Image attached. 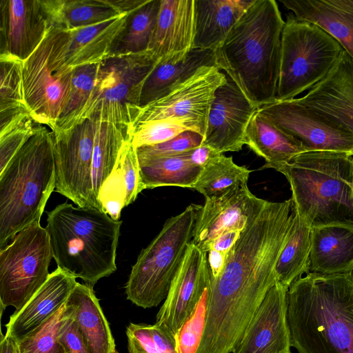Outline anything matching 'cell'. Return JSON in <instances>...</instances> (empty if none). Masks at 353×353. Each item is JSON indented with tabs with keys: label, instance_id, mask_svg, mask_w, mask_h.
Here are the masks:
<instances>
[{
	"label": "cell",
	"instance_id": "cell-1",
	"mask_svg": "<svg viewBox=\"0 0 353 353\" xmlns=\"http://www.w3.org/2000/svg\"><path fill=\"white\" fill-rule=\"evenodd\" d=\"M287 317L298 353H353V273L299 277L288 288Z\"/></svg>",
	"mask_w": 353,
	"mask_h": 353
},
{
	"label": "cell",
	"instance_id": "cell-2",
	"mask_svg": "<svg viewBox=\"0 0 353 353\" xmlns=\"http://www.w3.org/2000/svg\"><path fill=\"white\" fill-rule=\"evenodd\" d=\"M285 25L274 0H254L214 50L215 66L257 108L276 99Z\"/></svg>",
	"mask_w": 353,
	"mask_h": 353
},
{
	"label": "cell",
	"instance_id": "cell-3",
	"mask_svg": "<svg viewBox=\"0 0 353 353\" xmlns=\"http://www.w3.org/2000/svg\"><path fill=\"white\" fill-rule=\"evenodd\" d=\"M352 159L345 152L310 151L271 168L285 176L294 209L311 228L353 229Z\"/></svg>",
	"mask_w": 353,
	"mask_h": 353
},
{
	"label": "cell",
	"instance_id": "cell-4",
	"mask_svg": "<svg viewBox=\"0 0 353 353\" xmlns=\"http://www.w3.org/2000/svg\"><path fill=\"white\" fill-rule=\"evenodd\" d=\"M46 230L57 268L93 287L117 270L122 221L94 208L64 202L47 212Z\"/></svg>",
	"mask_w": 353,
	"mask_h": 353
},
{
	"label": "cell",
	"instance_id": "cell-5",
	"mask_svg": "<svg viewBox=\"0 0 353 353\" xmlns=\"http://www.w3.org/2000/svg\"><path fill=\"white\" fill-rule=\"evenodd\" d=\"M52 132L38 124L36 132L0 172V246L40 221L55 190Z\"/></svg>",
	"mask_w": 353,
	"mask_h": 353
},
{
	"label": "cell",
	"instance_id": "cell-6",
	"mask_svg": "<svg viewBox=\"0 0 353 353\" xmlns=\"http://www.w3.org/2000/svg\"><path fill=\"white\" fill-rule=\"evenodd\" d=\"M201 206L190 204L168 219L157 236L141 250L125 286L128 300L145 309L156 307L165 299L193 239Z\"/></svg>",
	"mask_w": 353,
	"mask_h": 353
},
{
	"label": "cell",
	"instance_id": "cell-7",
	"mask_svg": "<svg viewBox=\"0 0 353 353\" xmlns=\"http://www.w3.org/2000/svg\"><path fill=\"white\" fill-rule=\"evenodd\" d=\"M344 51L319 25L287 14L281 36L276 99L288 101L322 81Z\"/></svg>",
	"mask_w": 353,
	"mask_h": 353
},
{
	"label": "cell",
	"instance_id": "cell-8",
	"mask_svg": "<svg viewBox=\"0 0 353 353\" xmlns=\"http://www.w3.org/2000/svg\"><path fill=\"white\" fill-rule=\"evenodd\" d=\"M159 61L148 50L112 54L99 63L92 94L76 124L96 117L132 130L144 82Z\"/></svg>",
	"mask_w": 353,
	"mask_h": 353
},
{
	"label": "cell",
	"instance_id": "cell-9",
	"mask_svg": "<svg viewBox=\"0 0 353 353\" xmlns=\"http://www.w3.org/2000/svg\"><path fill=\"white\" fill-rule=\"evenodd\" d=\"M68 39V31L50 26L41 43L21 63L26 108L37 123L52 132L72 86L74 70L65 63Z\"/></svg>",
	"mask_w": 353,
	"mask_h": 353
},
{
	"label": "cell",
	"instance_id": "cell-10",
	"mask_svg": "<svg viewBox=\"0 0 353 353\" xmlns=\"http://www.w3.org/2000/svg\"><path fill=\"white\" fill-rule=\"evenodd\" d=\"M53 258L49 234L40 221L18 232L0 251V302L19 310L49 277Z\"/></svg>",
	"mask_w": 353,
	"mask_h": 353
},
{
	"label": "cell",
	"instance_id": "cell-11",
	"mask_svg": "<svg viewBox=\"0 0 353 353\" xmlns=\"http://www.w3.org/2000/svg\"><path fill=\"white\" fill-rule=\"evenodd\" d=\"M96 124L87 119L65 130L52 132L55 161L54 191L76 205L94 208L91 165Z\"/></svg>",
	"mask_w": 353,
	"mask_h": 353
},
{
	"label": "cell",
	"instance_id": "cell-12",
	"mask_svg": "<svg viewBox=\"0 0 353 353\" xmlns=\"http://www.w3.org/2000/svg\"><path fill=\"white\" fill-rule=\"evenodd\" d=\"M257 110L277 128L301 142L307 152L333 151L353 157V134L344 125L294 99H275Z\"/></svg>",
	"mask_w": 353,
	"mask_h": 353
},
{
	"label": "cell",
	"instance_id": "cell-13",
	"mask_svg": "<svg viewBox=\"0 0 353 353\" xmlns=\"http://www.w3.org/2000/svg\"><path fill=\"white\" fill-rule=\"evenodd\" d=\"M226 81V74L217 67L200 68L166 95L139 108L132 130L143 123L179 117L192 120L205 130L215 92Z\"/></svg>",
	"mask_w": 353,
	"mask_h": 353
},
{
	"label": "cell",
	"instance_id": "cell-14",
	"mask_svg": "<svg viewBox=\"0 0 353 353\" xmlns=\"http://www.w3.org/2000/svg\"><path fill=\"white\" fill-rule=\"evenodd\" d=\"M211 281L207 253L191 242L157 314L155 324L174 336Z\"/></svg>",
	"mask_w": 353,
	"mask_h": 353
},
{
	"label": "cell",
	"instance_id": "cell-15",
	"mask_svg": "<svg viewBox=\"0 0 353 353\" xmlns=\"http://www.w3.org/2000/svg\"><path fill=\"white\" fill-rule=\"evenodd\" d=\"M226 79L215 92L202 143L221 154L246 145L247 128L258 109L227 74Z\"/></svg>",
	"mask_w": 353,
	"mask_h": 353
},
{
	"label": "cell",
	"instance_id": "cell-16",
	"mask_svg": "<svg viewBox=\"0 0 353 353\" xmlns=\"http://www.w3.org/2000/svg\"><path fill=\"white\" fill-rule=\"evenodd\" d=\"M266 202L253 194L247 185L219 197L206 199L196 220L192 243L208 253L212 242L224 232L232 229L242 232Z\"/></svg>",
	"mask_w": 353,
	"mask_h": 353
},
{
	"label": "cell",
	"instance_id": "cell-17",
	"mask_svg": "<svg viewBox=\"0 0 353 353\" xmlns=\"http://www.w3.org/2000/svg\"><path fill=\"white\" fill-rule=\"evenodd\" d=\"M288 291V288L275 283L232 353H292Z\"/></svg>",
	"mask_w": 353,
	"mask_h": 353
},
{
	"label": "cell",
	"instance_id": "cell-18",
	"mask_svg": "<svg viewBox=\"0 0 353 353\" xmlns=\"http://www.w3.org/2000/svg\"><path fill=\"white\" fill-rule=\"evenodd\" d=\"M0 15V54L24 61L50 28L40 0H1Z\"/></svg>",
	"mask_w": 353,
	"mask_h": 353
},
{
	"label": "cell",
	"instance_id": "cell-19",
	"mask_svg": "<svg viewBox=\"0 0 353 353\" xmlns=\"http://www.w3.org/2000/svg\"><path fill=\"white\" fill-rule=\"evenodd\" d=\"M194 3V0H161L148 49L160 61H179L193 49Z\"/></svg>",
	"mask_w": 353,
	"mask_h": 353
},
{
	"label": "cell",
	"instance_id": "cell-20",
	"mask_svg": "<svg viewBox=\"0 0 353 353\" xmlns=\"http://www.w3.org/2000/svg\"><path fill=\"white\" fill-rule=\"evenodd\" d=\"M294 99L341 123L353 134V59L344 50L322 81Z\"/></svg>",
	"mask_w": 353,
	"mask_h": 353
},
{
	"label": "cell",
	"instance_id": "cell-21",
	"mask_svg": "<svg viewBox=\"0 0 353 353\" xmlns=\"http://www.w3.org/2000/svg\"><path fill=\"white\" fill-rule=\"evenodd\" d=\"M76 277L57 268L40 289L6 325V334L19 341L43 325L68 301L77 282Z\"/></svg>",
	"mask_w": 353,
	"mask_h": 353
},
{
	"label": "cell",
	"instance_id": "cell-22",
	"mask_svg": "<svg viewBox=\"0 0 353 353\" xmlns=\"http://www.w3.org/2000/svg\"><path fill=\"white\" fill-rule=\"evenodd\" d=\"M131 13L68 31L65 65L74 70L81 66L99 63L108 58L125 30Z\"/></svg>",
	"mask_w": 353,
	"mask_h": 353
},
{
	"label": "cell",
	"instance_id": "cell-23",
	"mask_svg": "<svg viewBox=\"0 0 353 353\" xmlns=\"http://www.w3.org/2000/svg\"><path fill=\"white\" fill-rule=\"evenodd\" d=\"M141 191L139 162L130 136L124 142L97 200L102 211L119 221L123 208L132 203Z\"/></svg>",
	"mask_w": 353,
	"mask_h": 353
},
{
	"label": "cell",
	"instance_id": "cell-24",
	"mask_svg": "<svg viewBox=\"0 0 353 353\" xmlns=\"http://www.w3.org/2000/svg\"><path fill=\"white\" fill-rule=\"evenodd\" d=\"M193 48L216 50L254 0H194Z\"/></svg>",
	"mask_w": 353,
	"mask_h": 353
},
{
	"label": "cell",
	"instance_id": "cell-25",
	"mask_svg": "<svg viewBox=\"0 0 353 353\" xmlns=\"http://www.w3.org/2000/svg\"><path fill=\"white\" fill-rule=\"evenodd\" d=\"M299 20L331 34L353 59V0H281Z\"/></svg>",
	"mask_w": 353,
	"mask_h": 353
},
{
	"label": "cell",
	"instance_id": "cell-26",
	"mask_svg": "<svg viewBox=\"0 0 353 353\" xmlns=\"http://www.w3.org/2000/svg\"><path fill=\"white\" fill-rule=\"evenodd\" d=\"M310 272L353 273V229L341 225L312 228Z\"/></svg>",
	"mask_w": 353,
	"mask_h": 353
},
{
	"label": "cell",
	"instance_id": "cell-27",
	"mask_svg": "<svg viewBox=\"0 0 353 353\" xmlns=\"http://www.w3.org/2000/svg\"><path fill=\"white\" fill-rule=\"evenodd\" d=\"M67 303L89 353H119L93 287L77 282Z\"/></svg>",
	"mask_w": 353,
	"mask_h": 353
},
{
	"label": "cell",
	"instance_id": "cell-28",
	"mask_svg": "<svg viewBox=\"0 0 353 353\" xmlns=\"http://www.w3.org/2000/svg\"><path fill=\"white\" fill-rule=\"evenodd\" d=\"M203 66H215L214 50L193 48L179 61L159 60L144 82L139 108L166 95Z\"/></svg>",
	"mask_w": 353,
	"mask_h": 353
},
{
	"label": "cell",
	"instance_id": "cell-29",
	"mask_svg": "<svg viewBox=\"0 0 353 353\" xmlns=\"http://www.w3.org/2000/svg\"><path fill=\"white\" fill-rule=\"evenodd\" d=\"M246 145L263 158V168L290 162L296 155L307 152L301 142L288 134L256 110L246 130Z\"/></svg>",
	"mask_w": 353,
	"mask_h": 353
},
{
	"label": "cell",
	"instance_id": "cell-30",
	"mask_svg": "<svg viewBox=\"0 0 353 353\" xmlns=\"http://www.w3.org/2000/svg\"><path fill=\"white\" fill-rule=\"evenodd\" d=\"M50 26L65 31L121 15L108 0H40Z\"/></svg>",
	"mask_w": 353,
	"mask_h": 353
},
{
	"label": "cell",
	"instance_id": "cell-31",
	"mask_svg": "<svg viewBox=\"0 0 353 353\" xmlns=\"http://www.w3.org/2000/svg\"><path fill=\"white\" fill-rule=\"evenodd\" d=\"M92 118L96 124L91 165L92 197L94 207L102 210L97 200L100 189L114 169L120 150L132 132L130 128L103 122L96 117Z\"/></svg>",
	"mask_w": 353,
	"mask_h": 353
},
{
	"label": "cell",
	"instance_id": "cell-32",
	"mask_svg": "<svg viewBox=\"0 0 353 353\" xmlns=\"http://www.w3.org/2000/svg\"><path fill=\"white\" fill-rule=\"evenodd\" d=\"M138 159L141 190L161 186L194 188L203 169L193 165L184 152L170 157Z\"/></svg>",
	"mask_w": 353,
	"mask_h": 353
},
{
	"label": "cell",
	"instance_id": "cell-33",
	"mask_svg": "<svg viewBox=\"0 0 353 353\" xmlns=\"http://www.w3.org/2000/svg\"><path fill=\"white\" fill-rule=\"evenodd\" d=\"M311 230L295 212L291 235L275 268L276 281L288 288L297 279L310 272Z\"/></svg>",
	"mask_w": 353,
	"mask_h": 353
},
{
	"label": "cell",
	"instance_id": "cell-34",
	"mask_svg": "<svg viewBox=\"0 0 353 353\" xmlns=\"http://www.w3.org/2000/svg\"><path fill=\"white\" fill-rule=\"evenodd\" d=\"M251 170L236 165L232 157L221 154L203 168L194 189L206 199L219 197L247 185Z\"/></svg>",
	"mask_w": 353,
	"mask_h": 353
},
{
	"label": "cell",
	"instance_id": "cell-35",
	"mask_svg": "<svg viewBox=\"0 0 353 353\" xmlns=\"http://www.w3.org/2000/svg\"><path fill=\"white\" fill-rule=\"evenodd\" d=\"M160 5L161 0H148L130 14L126 27L118 38L112 54L138 53L148 50Z\"/></svg>",
	"mask_w": 353,
	"mask_h": 353
},
{
	"label": "cell",
	"instance_id": "cell-36",
	"mask_svg": "<svg viewBox=\"0 0 353 353\" xmlns=\"http://www.w3.org/2000/svg\"><path fill=\"white\" fill-rule=\"evenodd\" d=\"M21 63L22 61L14 57L0 54L1 125L28 111L23 97Z\"/></svg>",
	"mask_w": 353,
	"mask_h": 353
},
{
	"label": "cell",
	"instance_id": "cell-37",
	"mask_svg": "<svg viewBox=\"0 0 353 353\" xmlns=\"http://www.w3.org/2000/svg\"><path fill=\"white\" fill-rule=\"evenodd\" d=\"M98 70L99 63L83 65L74 70L66 104L52 132L67 130L77 123L92 94Z\"/></svg>",
	"mask_w": 353,
	"mask_h": 353
},
{
	"label": "cell",
	"instance_id": "cell-38",
	"mask_svg": "<svg viewBox=\"0 0 353 353\" xmlns=\"http://www.w3.org/2000/svg\"><path fill=\"white\" fill-rule=\"evenodd\" d=\"M72 313V307L66 301L39 328L18 341L21 353H65L59 334L63 325Z\"/></svg>",
	"mask_w": 353,
	"mask_h": 353
},
{
	"label": "cell",
	"instance_id": "cell-39",
	"mask_svg": "<svg viewBox=\"0 0 353 353\" xmlns=\"http://www.w3.org/2000/svg\"><path fill=\"white\" fill-rule=\"evenodd\" d=\"M192 130L203 137L205 130L196 122L179 117H169L143 123L132 130L131 141L137 148L167 141L181 132Z\"/></svg>",
	"mask_w": 353,
	"mask_h": 353
},
{
	"label": "cell",
	"instance_id": "cell-40",
	"mask_svg": "<svg viewBox=\"0 0 353 353\" xmlns=\"http://www.w3.org/2000/svg\"><path fill=\"white\" fill-rule=\"evenodd\" d=\"M28 111L1 125L0 172L36 132L37 125Z\"/></svg>",
	"mask_w": 353,
	"mask_h": 353
},
{
	"label": "cell",
	"instance_id": "cell-41",
	"mask_svg": "<svg viewBox=\"0 0 353 353\" xmlns=\"http://www.w3.org/2000/svg\"><path fill=\"white\" fill-rule=\"evenodd\" d=\"M211 283L212 281L205 289L194 310L174 336L179 353H196L199 348L205 330Z\"/></svg>",
	"mask_w": 353,
	"mask_h": 353
},
{
	"label": "cell",
	"instance_id": "cell-42",
	"mask_svg": "<svg viewBox=\"0 0 353 353\" xmlns=\"http://www.w3.org/2000/svg\"><path fill=\"white\" fill-rule=\"evenodd\" d=\"M204 137L199 132L187 130L174 138L155 145L137 148L138 158L178 155L202 145Z\"/></svg>",
	"mask_w": 353,
	"mask_h": 353
},
{
	"label": "cell",
	"instance_id": "cell-43",
	"mask_svg": "<svg viewBox=\"0 0 353 353\" xmlns=\"http://www.w3.org/2000/svg\"><path fill=\"white\" fill-rule=\"evenodd\" d=\"M152 325L130 323L126 327L129 353H157Z\"/></svg>",
	"mask_w": 353,
	"mask_h": 353
},
{
	"label": "cell",
	"instance_id": "cell-44",
	"mask_svg": "<svg viewBox=\"0 0 353 353\" xmlns=\"http://www.w3.org/2000/svg\"><path fill=\"white\" fill-rule=\"evenodd\" d=\"M73 314L74 310L72 315L61 327L59 341L65 353H89L79 331Z\"/></svg>",
	"mask_w": 353,
	"mask_h": 353
},
{
	"label": "cell",
	"instance_id": "cell-45",
	"mask_svg": "<svg viewBox=\"0 0 353 353\" xmlns=\"http://www.w3.org/2000/svg\"><path fill=\"white\" fill-rule=\"evenodd\" d=\"M184 154L193 165L203 168L221 153L208 145L202 144L197 148L185 152Z\"/></svg>",
	"mask_w": 353,
	"mask_h": 353
},
{
	"label": "cell",
	"instance_id": "cell-46",
	"mask_svg": "<svg viewBox=\"0 0 353 353\" xmlns=\"http://www.w3.org/2000/svg\"><path fill=\"white\" fill-rule=\"evenodd\" d=\"M157 353H179L175 338L155 323L152 326Z\"/></svg>",
	"mask_w": 353,
	"mask_h": 353
},
{
	"label": "cell",
	"instance_id": "cell-47",
	"mask_svg": "<svg viewBox=\"0 0 353 353\" xmlns=\"http://www.w3.org/2000/svg\"><path fill=\"white\" fill-rule=\"evenodd\" d=\"M241 233L240 230L234 229L224 232L212 242L210 250H215L228 253L236 244Z\"/></svg>",
	"mask_w": 353,
	"mask_h": 353
},
{
	"label": "cell",
	"instance_id": "cell-48",
	"mask_svg": "<svg viewBox=\"0 0 353 353\" xmlns=\"http://www.w3.org/2000/svg\"><path fill=\"white\" fill-rule=\"evenodd\" d=\"M208 262L212 277L216 278L223 271L228 258V253L210 250L208 253Z\"/></svg>",
	"mask_w": 353,
	"mask_h": 353
},
{
	"label": "cell",
	"instance_id": "cell-49",
	"mask_svg": "<svg viewBox=\"0 0 353 353\" xmlns=\"http://www.w3.org/2000/svg\"><path fill=\"white\" fill-rule=\"evenodd\" d=\"M0 353H21L18 341L10 334H1Z\"/></svg>",
	"mask_w": 353,
	"mask_h": 353
},
{
	"label": "cell",
	"instance_id": "cell-50",
	"mask_svg": "<svg viewBox=\"0 0 353 353\" xmlns=\"http://www.w3.org/2000/svg\"><path fill=\"white\" fill-rule=\"evenodd\" d=\"M352 163H353V159H352Z\"/></svg>",
	"mask_w": 353,
	"mask_h": 353
}]
</instances>
